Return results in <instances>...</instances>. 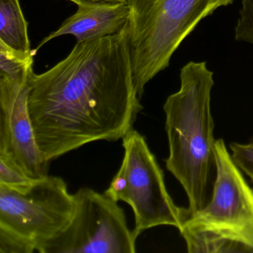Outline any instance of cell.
<instances>
[{
  "mask_svg": "<svg viewBox=\"0 0 253 253\" xmlns=\"http://www.w3.org/2000/svg\"><path fill=\"white\" fill-rule=\"evenodd\" d=\"M28 108L46 161L99 140L117 141L143 109L133 78L128 24L118 33L78 42L66 58L32 72Z\"/></svg>",
  "mask_w": 253,
  "mask_h": 253,
  "instance_id": "1",
  "label": "cell"
},
{
  "mask_svg": "<svg viewBox=\"0 0 253 253\" xmlns=\"http://www.w3.org/2000/svg\"><path fill=\"white\" fill-rule=\"evenodd\" d=\"M180 89L169 96L164 106L169 149L166 166L183 186L192 214L207 204L214 167V82L207 62H189L180 70Z\"/></svg>",
  "mask_w": 253,
  "mask_h": 253,
  "instance_id": "2",
  "label": "cell"
},
{
  "mask_svg": "<svg viewBox=\"0 0 253 253\" xmlns=\"http://www.w3.org/2000/svg\"><path fill=\"white\" fill-rule=\"evenodd\" d=\"M234 0H127L128 41L139 98L146 84L169 66L180 44L199 23Z\"/></svg>",
  "mask_w": 253,
  "mask_h": 253,
  "instance_id": "3",
  "label": "cell"
},
{
  "mask_svg": "<svg viewBox=\"0 0 253 253\" xmlns=\"http://www.w3.org/2000/svg\"><path fill=\"white\" fill-rule=\"evenodd\" d=\"M75 207L60 177L47 175L20 189L0 184V253H41L67 227Z\"/></svg>",
  "mask_w": 253,
  "mask_h": 253,
  "instance_id": "4",
  "label": "cell"
},
{
  "mask_svg": "<svg viewBox=\"0 0 253 253\" xmlns=\"http://www.w3.org/2000/svg\"><path fill=\"white\" fill-rule=\"evenodd\" d=\"M122 140L124 159L104 193L132 208L135 220L133 231L137 237L159 226H174L180 231L190 215L189 209L174 204L164 172L146 139L132 129Z\"/></svg>",
  "mask_w": 253,
  "mask_h": 253,
  "instance_id": "5",
  "label": "cell"
},
{
  "mask_svg": "<svg viewBox=\"0 0 253 253\" xmlns=\"http://www.w3.org/2000/svg\"><path fill=\"white\" fill-rule=\"evenodd\" d=\"M216 177L208 204L190 214L180 229L204 232L248 247L253 253V189L223 139L214 145Z\"/></svg>",
  "mask_w": 253,
  "mask_h": 253,
  "instance_id": "6",
  "label": "cell"
},
{
  "mask_svg": "<svg viewBox=\"0 0 253 253\" xmlns=\"http://www.w3.org/2000/svg\"><path fill=\"white\" fill-rule=\"evenodd\" d=\"M67 227L41 253H135L138 237L127 225L124 210L106 194L81 188Z\"/></svg>",
  "mask_w": 253,
  "mask_h": 253,
  "instance_id": "7",
  "label": "cell"
},
{
  "mask_svg": "<svg viewBox=\"0 0 253 253\" xmlns=\"http://www.w3.org/2000/svg\"><path fill=\"white\" fill-rule=\"evenodd\" d=\"M29 83L0 76V158L38 180L48 175L49 161L38 146L29 115Z\"/></svg>",
  "mask_w": 253,
  "mask_h": 253,
  "instance_id": "8",
  "label": "cell"
},
{
  "mask_svg": "<svg viewBox=\"0 0 253 253\" xmlns=\"http://www.w3.org/2000/svg\"><path fill=\"white\" fill-rule=\"evenodd\" d=\"M73 2L78 5V11L41 41L33 50L35 55L41 47L58 37L72 35L78 42L95 41L115 35L128 24L129 8L127 2L105 0H74Z\"/></svg>",
  "mask_w": 253,
  "mask_h": 253,
  "instance_id": "9",
  "label": "cell"
},
{
  "mask_svg": "<svg viewBox=\"0 0 253 253\" xmlns=\"http://www.w3.org/2000/svg\"><path fill=\"white\" fill-rule=\"evenodd\" d=\"M0 44L20 58H33L28 23L19 0H0Z\"/></svg>",
  "mask_w": 253,
  "mask_h": 253,
  "instance_id": "10",
  "label": "cell"
},
{
  "mask_svg": "<svg viewBox=\"0 0 253 253\" xmlns=\"http://www.w3.org/2000/svg\"><path fill=\"white\" fill-rule=\"evenodd\" d=\"M190 253H253L243 244L215 238L204 232H192L187 229L180 231Z\"/></svg>",
  "mask_w": 253,
  "mask_h": 253,
  "instance_id": "11",
  "label": "cell"
},
{
  "mask_svg": "<svg viewBox=\"0 0 253 253\" xmlns=\"http://www.w3.org/2000/svg\"><path fill=\"white\" fill-rule=\"evenodd\" d=\"M33 58H20L0 44V76L20 84H27L33 69Z\"/></svg>",
  "mask_w": 253,
  "mask_h": 253,
  "instance_id": "12",
  "label": "cell"
},
{
  "mask_svg": "<svg viewBox=\"0 0 253 253\" xmlns=\"http://www.w3.org/2000/svg\"><path fill=\"white\" fill-rule=\"evenodd\" d=\"M235 39L253 45V0H242L235 29Z\"/></svg>",
  "mask_w": 253,
  "mask_h": 253,
  "instance_id": "13",
  "label": "cell"
},
{
  "mask_svg": "<svg viewBox=\"0 0 253 253\" xmlns=\"http://www.w3.org/2000/svg\"><path fill=\"white\" fill-rule=\"evenodd\" d=\"M229 149L237 167L250 177L253 183V141L247 144L231 143Z\"/></svg>",
  "mask_w": 253,
  "mask_h": 253,
  "instance_id": "14",
  "label": "cell"
},
{
  "mask_svg": "<svg viewBox=\"0 0 253 253\" xmlns=\"http://www.w3.org/2000/svg\"><path fill=\"white\" fill-rule=\"evenodd\" d=\"M34 180L26 177L5 160L0 158V184L20 189L29 186Z\"/></svg>",
  "mask_w": 253,
  "mask_h": 253,
  "instance_id": "15",
  "label": "cell"
},
{
  "mask_svg": "<svg viewBox=\"0 0 253 253\" xmlns=\"http://www.w3.org/2000/svg\"><path fill=\"white\" fill-rule=\"evenodd\" d=\"M73 2L74 0H69ZM105 1H109V2H127V0H105Z\"/></svg>",
  "mask_w": 253,
  "mask_h": 253,
  "instance_id": "16",
  "label": "cell"
}]
</instances>
